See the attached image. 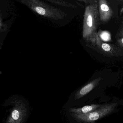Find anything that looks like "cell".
<instances>
[{
	"label": "cell",
	"instance_id": "obj_12",
	"mask_svg": "<svg viewBox=\"0 0 123 123\" xmlns=\"http://www.w3.org/2000/svg\"><path fill=\"white\" fill-rule=\"evenodd\" d=\"M123 12V7L122 8L121 10V12H120V13H121V15L122 13Z\"/></svg>",
	"mask_w": 123,
	"mask_h": 123
},
{
	"label": "cell",
	"instance_id": "obj_6",
	"mask_svg": "<svg viewBox=\"0 0 123 123\" xmlns=\"http://www.w3.org/2000/svg\"><path fill=\"white\" fill-rule=\"evenodd\" d=\"M101 105L92 104L90 105H87L81 108L73 109V111L79 114H85L90 113L100 108Z\"/></svg>",
	"mask_w": 123,
	"mask_h": 123
},
{
	"label": "cell",
	"instance_id": "obj_7",
	"mask_svg": "<svg viewBox=\"0 0 123 123\" xmlns=\"http://www.w3.org/2000/svg\"><path fill=\"white\" fill-rule=\"evenodd\" d=\"M101 78H98L88 83L84 86L80 91L78 95L80 96H83L91 91L95 87L96 84L100 81Z\"/></svg>",
	"mask_w": 123,
	"mask_h": 123
},
{
	"label": "cell",
	"instance_id": "obj_4",
	"mask_svg": "<svg viewBox=\"0 0 123 123\" xmlns=\"http://www.w3.org/2000/svg\"><path fill=\"white\" fill-rule=\"evenodd\" d=\"M98 49L100 52L108 56H119L123 55V51L115 45L109 44L103 42L97 34L96 36V43Z\"/></svg>",
	"mask_w": 123,
	"mask_h": 123
},
{
	"label": "cell",
	"instance_id": "obj_1",
	"mask_svg": "<svg viewBox=\"0 0 123 123\" xmlns=\"http://www.w3.org/2000/svg\"><path fill=\"white\" fill-rule=\"evenodd\" d=\"M85 8L82 37L86 41L93 46L96 43L98 28L100 24L98 1H87Z\"/></svg>",
	"mask_w": 123,
	"mask_h": 123
},
{
	"label": "cell",
	"instance_id": "obj_11",
	"mask_svg": "<svg viewBox=\"0 0 123 123\" xmlns=\"http://www.w3.org/2000/svg\"><path fill=\"white\" fill-rule=\"evenodd\" d=\"M119 45L123 48V38H122L121 39H118L117 41Z\"/></svg>",
	"mask_w": 123,
	"mask_h": 123
},
{
	"label": "cell",
	"instance_id": "obj_5",
	"mask_svg": "<svg viewBox=\"0 0 123 123\" xmlns=\"http://www.w3.org/2000/svg\"><path fill=\"white\" fill-rule=\"evenodd\" d=\"M98 4V11L101 21L108 22L113 15L111 8L105 0H99Z\"/></svg>",
	"mask_w": 123,
	"mask_h": 123
},
{
	"label": "cell",
	"instance_id": "obj_8",
	"mask_svg": "<svg viewBox=\"0 0 123 123\" xmlns=\"http://www.w3.org/2000/svg\"><path fill=\"white\" fill-rule=\"evenodd\" d=\"M47 1L49 2H50L60 6H64V7H67L73 8L75 7V6L74 5L63 0H47Z\"/></svg>",
	"mask_w": 123,
	"mask_h": 123
},
{
	"label": "cell",
	"instance_id": "obj_9",
	"mask_svg": "<svg viewBox=\"0 0 123 123\" xmlns=\"http://www.w3.org/2000/svg\"><path fill=\"white\" fill-rule=\"evenodd\" d=\"M98 34L101 41H110L111 40V37L109 32L107 31H102L99 30Z\"/></svg>",
	"mask_w": 123,
	"mask_h": 123
},
{
	"label": "cell",
	"instance_id": "obj_10",
	"mask_svg": "<svg viewBox=\"0 0 123 123\" xmlns=\"http://www.w3.org/2000/svg\"><path fill=\"white\" fill-rule=\"evenodd\" d=\"M20 116V113L19 111L17 110L13 111L12 114V118L14 120H17L18 119Z\"/></svg>",
	"mask_w": 123,
	"mask_h": 123
},
{
	"label": "cell",
	"instance_id": "obj_2",
	"mask_svg": "<svg viewBox=\"0 0 123 123\" xmlns=\"http://www.w3.org/2000/svg\"><path fill=\"white\" fill-rule=\"evenodd\" d=\"M32 11L43 17L58 20L64 19L67 14L59 8L52 7L39 0H18Z\"/></svg>",
	"mask_w": 123,
	"mask_h": 123
},
{
	"label": "cell",
	"instance_id": "obj_3",
	"mask_svg": "<svg viewBox=\"0 0 123 123\" xmlns=\"http://www.w3.org/2000/svg\"><path fill=\"white\" fill-rule=\"evenodd\" d=\"M116 104H106L102 105L96 110L85 114L76 115V117L80 120L87 122H91L99 119L111 112L116 106Z\"/></svg>",
	"mask_w": 123,
	"mask_h": 123
}]
</instances>
